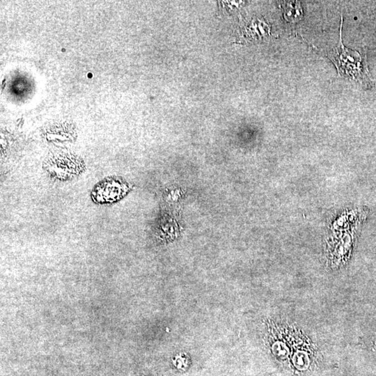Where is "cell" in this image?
<instances>
[{
    "mask_svg": "<svg viewBox=\"0 0 376 376\" xmlns=\"http://www.w3.org/2000/svg\"><path fill=\"white\" fill-rule=\"evenodd\" d=\"M284 17L288 22H296L302 18L303 12L300 3L296 1H285L283 3Z\"/></svg>",
    "mask_w": 376,
    "mask_h": 376,
    "instance_id": "4",
    "label": "cell"
},
{
    "mask_svg": "<svg viewBox=\"0 0 376 376\" xmlns=\"http://www.w3.org/2000/svg\"><path fill=\"white\" fill-rule=\"evenodd\" d=\"M129 189L130 188L123 181L111 178L97 185L92 196L97 203H111L123 197Z\"/></svg>",
    "mask_w": 376,
    "mask_h": 376,
    "instance_id": "3",
    "label": "cell"
},
{
    "mask_svg": "<svg viewBox=\"0 0 376 376\" xmlns=\"http://www.w3.org/2000/svg\"><path fill=\"white\" fill-rule=\"evenodd\" d=\"M43 167L50 177L59 181L71 180L85 170L83 160L69 153H55L49 156Z\"/></svg>",
    "mask_w": 376,
    "mask_h": 376,
    "instance_id": "2",
    "label": "cell"
},
{
    "mask_svg": "<svg viewBox=\"0 0 376 376\" xmlns=\"http://www.w3.org/2000/svg\"><path fill=\"white\" fill-rule=\"evenodd\" d=\"M173 363L176 368L184 370V369L187 368L188 364V359L186 357L183 356V355H177L174 358Z\"/></svg>",
    "mask_w": 376,
    "mask_h": 376,
    "instance_id": "5",
    "label": "cell"
},
{
    "mask_svg": "<svg viewBox=\"0 0 376 376\" xmlns=\"http://www.w3.org/2000/svg\"><path fill=\"white\" fill-rule=\"evenodd\" d=\"M342 24L343 17H341L339 42L335 48L329 52V57L337 67L338 73L341 76L356 80L369 89L373 85L365 59L358 52L349 50L343 44L341 38Z\"/></svg>",
    "mask_w": 376,
    "mask_h": 376,
    "instance_id": "1",
    "label": "cell"
}]
</instances>
